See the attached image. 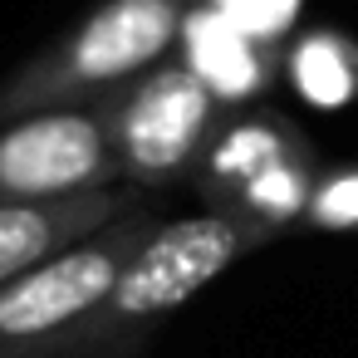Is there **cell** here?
I'll return each mask as SVG.
<instances>
[{"mask_svg":"<svg viewBox=\"0 0 358 358\" xmlns=\"http://www.w3.org/2000/svg\"><path fill=\"white\" fill-rule=\"evenodd\" d=\"M152 231L157 221L133 206L113 226L10 280L0 289V358H59L69 338L94 319V309L113 294L118 275Z\"/></svg>","mask_w":358,"mask_h":358,"instance_id":"cell-3","label":"cell"},{"mask_svg":"<svg viewBox=\"0 0 358 358\" xmlns=\"http://www.w3.org/2000/svg\"><path fill=\"white\" fill-rule=\"evenodd\" d=\"M270 236H275V221H245V216H221V211L157 221V231L138 245V255L118 275L113 294L94 309V319L69 338L59 358L133 353L148 338V329H157L182 304H192L216 275H226L241 255H250Z\"/></svg>","mask_w":358,"mask_h":358,"instance_id":"cell-1","label":"cell"},{"mask_svg":"<svg viewBox=\"0 0 358 358\" xmlns=\"http://www.w3.org/2000/svg\"><path fill=\"white\" fill-rule=\"evenodd\" d=\"M123 187L113 103L40 113L0 128V206L64 201Z\"/></svg>","mask_w":358,"mask_h":358,"instance_id":"cell-4","label":"cell"},{"mask_svg":"<svg viewBox=\"0 0 358 358\" xmlns=\"http://www.w3.org/2000/svg\"><path fill=\"white\" fill-rule=\"evenodd\" d=\"M309 216H314L319 226H348V221H358V177H353V182L324 187V192L314 196Z\"/></svg>","mask_w":358,"mask_h":358,"instance_id":"cell-7","label":"cell"},{"mask_svg":"<svg viewBox=\"0 0 358 358\" xmlns=\"http://www.w3.org/2000/svg\"><path fill=\"white\" fill-rule=\"evenodd\" d=\"M216 94L187 64H162L143 74L113 103V138L123 157V177L133 182H167L196 162L211 133Z\"/></svg>","mask_w":358,"mask_h":358,"instance_id":"cell-5","label":"cell"},{"mask_svg":"<svg viewBox=\"0 0 358 358\" xmlns=\"http://www.w3.org/2000/svg\"><path fill=\"white\" fill-rule=\"evenodd\" d=\"M177 35L182 0H103L74 35L0 84V128L40 113L94 108L108 94L133 89Z\"/></svg>","mask_w":358,"mask_h":358,"instance_id":"cell-2","label":"cell"},{"mask_svg":"<svg viewBox=\"0 0 358 358\" xmlns=\"http://www.w3.org/2000/svg\"><path fill=\"white\" fill-rule=\"evenodd\" d=\"M128 211H133V196L123 187L89 192V196H64V201L0 206V289L20 275H30L35 265L55 260L59 250L89 241L94 231L113 226Z\"/></svg>","mask_w":358,"mask_h":358,"instance_id":"cell-6","label":"cell"}]
</instances>
